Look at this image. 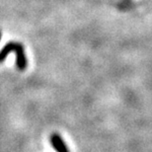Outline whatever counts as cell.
I'll use <instances>...</instances> for the list:
<instances>
[{
	"mask_svg": "<svg viewBox=\"0 0 152 152\" xmlns=\"http://www.w3.org/2000/svg\"><path fill=\"white\" fill-rule=\"evenodd\" d=\"M10 53H16V64H17L18 69H20V70L26 69L27 58L25 56V53H24L23 45L16 42H8V44L2 48V50L0 51V62H2L3 60L5 59V57L7 56V54Z\"/></svg>",
	"mask_w": 152,
	"mask_h": 152,
	"instance_id": "1",
	"label": "cell"
},
{
	"mask_svg": "<svg viewBox=\"0 0 152 152\" xmlns=\"http://www.w3.org/2000/svg\"><path fill=\"white\" fill-rule=\"evenodd\" d=\"M0 39H1V33H0Z\"/></svg>",
	"mask_w": 152,
	"mask_h": 152,
	"instance_id": "3",
	"label": "cell"
},
{
	"mask_svg": "<svg viewBox=\"0 0 152 152\" xmlns=\"http://www.w3.org/2000/svg\"><path fill=\"white\" fill-rule=\"evenodd\" d=\"M50 140H51V143H53V146L57 152H69L67 146H66V144L64 143V141L62 140L61 136L59 134L54 133V134L51 135Z\"/></svg>",
	"mask_w": 152,
	"mask_h": 152,
	"instance_id": "2",
	"label": "cell"
}]
</instances>
